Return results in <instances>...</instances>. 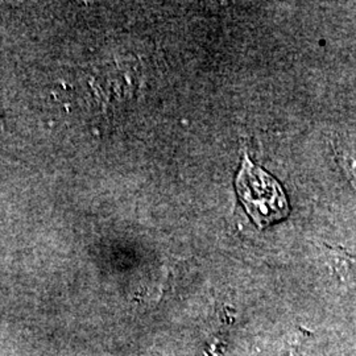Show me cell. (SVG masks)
Here are the masks:
<instances>
[{
  "label": "cell",
  "mask_w": 356,
  "mask_h": 356,
  "mask_svg": "<svg viewBox=\"0 0 356 356\" xmlns=\"http://www.w3.org/2000/svg\"><path fill=\"white\" fill-rule=\"evenodd\" d=\"M327 266L332 277L338 284L353 288L356 286V260L343 250H330L327 252Z\"/></svg>",
  "instance_id": "cell-2"
},
{
  "label": "cell",
  "mask_w": 356,
  "mask_h": 356,
  "mask_svg": "<svg viewBox=\"0 0 356 356\" xmlns=\"http://www.w3.org/2000/svg\"><path fill=\"white\" fill-rule=\"evenodd\" d=\"M235 188L247 214L259 229L289 216V202L279 181L254 165L247 154L243 156Z\"/></svg>",
  "instance_id": "cell-1"
}]
</instances>
